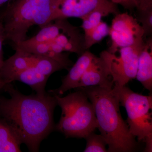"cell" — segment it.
Here are the masks:
<instances>
[{
    "label": "cell",
    "instance_id": "cell-9",
    "mask_svg": "<svg viewBox=\"0 0 152 152\" xmlns=\"http://www.w3.org/2000/svg\"><path fill=\"white\" fill-rule=\"evenodd\" d=\"M114 86L108 64L102 52L99 57L95 56L94 58L77 88L92 86L113 88Z\"/></svg>",
    "mask_w": 152,
    "mask_h": 152
},
{
    "label": "cell",
    "instance_id": "cell-20",
    "mask_svg": "<svg viewBox=\"0 0 152 152\" xmlns=\"http://www.w3.org/2000/svg\"><path fill=\"white\" fill-rule=\"evenodd\" d=\"M138 12L152 10V0H134Z\"/></svg>",
    "mask_w": 152,
    "mask_h": 152
},
{
    "label": "cell",
    "instance_id": "cell-6",
    "mask_svg": "<svg viewBox=\"0 0 152 152\" xmlns=\"http://www.w3.org/2000/svg\"><path fill=\"white\" fill-rule=\"evenodd\" d=\"M145 44L143 39L132 45L121 48L115 53L103 51L114 86H126L131 80L136 78L139 56Z\"/></svg>",
    "mask_w": 152,
    "mask_h": 152
},
{
    "label": "cell",
    "instance_id": "cell-2",
    "mask_svg": "<svg viewBox=\"0 0 152 152\" xmlns=\"http://www.w3.org/2000/svg\"><path fill=\"white\" fill-rule=\"evenodd\" d=\"M92 104L101 135L108 146L107 152H131L137 148L120 111L119 100L113 88L100 86L78 88Z\"/></svg>",
    "mask_w": 152,
    "mask_h": 152
},
{
    "label": "cell",
    "instance_id": "cell-14",
    "mask_svg": "<svg viewBox=\"0 0 152 152\" xmlns=\"http://www.w3.org/2000/svg\"><path fill=\"white\" fill-rule=\"evenodd\" d=\"M35 62L31 67L17 76L15 81L29 86L38 95H44L46 94V85L50 77L46 75Z\"/></svg>",
    "mask_w": 152,
    "mask_h": 152
},
{
    "label": "cell",
    "instance_id": "cell-10",
    "mask_svg": "<svg viewBox=\"0 0 152 152\" xmlns=\"http://www.w3.org/2000/svg\"><path fill=\"white\" fill-rule=\"evenodd\" d=\"M13 56L4 61L0 77L7 83L15 81L17 76L32 66L38 55L30 52L16 50Z\"/></svg>",
    "mask_w": 152,
    "mask_h": 152
},
{
    "label": "cell",
    "instance_id": "cell-18",
    "mask_svg": "<svg viewBox=\"0 0 152 152\" xmlns=\"http://www.w3.org/2000/svg\"><path fill=\"white\" fill-rule=\"evenodd\" d=\"M86 145L84 152H106L107 145L105 140L101 135L96 134L94 132L90 133L85 138Z\"/></svg>",
    "mask_w": 152,
    "mask_h": 152
},
{
    "label": "cell",
    "instance_id": "cell-22",
    "mask_svg": "<svg viewBox=\"0 0 152 152\" xmlns=\"http://www.w3.org/2000/svg\"><path fill=\"white\" fill-rule=\"evenodd\" d=\"M117 4L121 5L124 7L129 10L136 7L134 0H117Z\"/></svg>",
    "mask_w": 152,
    "mask_h": 152
},
{
    "label": "cell",
    "instance_id": "cell-1",
    "mask_svg": "<svg viewBox=\"0 0 152 152\" xmlns=\"http://www.w3.org/2000/svg\"><path fill=\"white\" fill-rule=\"evenodd\" d=\"M4 90L10 98L0 97V120L30 152L39 151L41 143L55 130L53 113L57 103L54 96L24 95L12 83Z\"/></svg>",
    "mask_w": 152,
    "mask_h": 152
},
{
    "label": "cell",
    "instance_id": "cell-13",
    "mask_svg": "<svg viewBox=\"0 0 152 152\" xmlns=\"http://www.w3.org/2000/svg\"><path fill=\"white\" fill-rule=\"evenodd\" d=\"M71 25L66 19H56L41 28L36 35L15 46L28 45L53 40Z\"/></svg>",
    "mask_w": 152,
    "mask_h": 152
},
{
    "label": "cell",
    "instance_id": "cell-7",
    "mask_svg": "<svg viewBox=\"0 0 152 152\" xmlns=\"http://www.w3.org/2000/svg\"><path fill=\"white\" fill-rule=\"evenodd\" d=\"M109 35L112 44L107 51L115 53L121 48L132 45L143 39L145 33L137 19L125 12L116 15L110 27Z\"/></svg>",
    "mask_w": 152,
    "mask_h": 152
},
{
    "label": "cell",
    "instance_id": "cell-15",
    "mask_svg": "<svg viewBox=\"0 0 152 152\" xmlns=\"http://www.w3.org/2000/svg\"><path fill=\"white\" fill-rule=\"evenodd\" d=\"M20 145L10 128L0 120V152H21Z\"/></svg>",
    "mask_w": 152,
    "mask_h": 152
},
{
    "label": "cell",
    "instance_id": "cell-4",
    "mask_svg": "<svg viewBox=\"0 0 152 152\" xmlns=\"http://www.w3.org/2000/svg\"><path fill=\"white\" fill-rule=\"evenodd\" d=\"M53 95L62 111L61 118L55 126V130L67 138H85L97 128L94 107L81 90L63 97Z\"/></svg>",
    "mask_w": 152,
    "mask_h": 152
},
{
    "label": "cell",
    "instance_id": "cell-11",
    "mask_svg": "<svg viewBox=\"0 0 152 152\" xmlns=\"http://www.w3.org/2000/svg\"><path fill=\"white\" fill-rule=\"evenodd\" d=\"M95 56L88 51L84 52L70 68L66 75L63 78L61 86L56 89L50 90L49 92L52 94L61 96L69 90L77 88L83 75Z\"/></svg>",
    "mask_w": 152,
    "mask_h": 152
},
{
    "label": "cell",
    "instance_id": "cell-5",
    "mask_svg": "<svg viewBox=\"0 0 152 152\" xmlns=\"http://www.w3.org/2000/svg\"><path fill=\"white\" fill-rule=\"evenodd\" d=\"M113 88L120 104L126 109L130 132L139 141L145 143V151L152 152V96L137 94L126 86H114Z\"/></svg>",
    "mask_w": 152,
    "mask_h": 152
},
{
    "label": "cell",
    "instance_id": "cell-25",
    "mask_svg": "<svg viewBox=\"0 0 152 152\" xmlns=\"http://www.w3.org/2000/svg\"><path fill=\"white\" fill-rule=\"evenodd\" d=\"M110 1L113 2V3H115V4H117V0H110Z\"/></svg>",
    "mask_w": 152,
    "mask_h": 152
},
{
    "label": "cell",
    "instance_id": "cell-8",
    "mask_svg": "<svg viewBox=\"0 0 152 152\" xmlns=\"http://www.w3.org/2000/svg\"><path fill=\"white\" fill-rule=\"evenodd\" d=\"M56 9L53 21L56 19L76 18L81 19L96 10L108 15L120 13L116 4L110 0H55Z\"/></svg>",
    "mask_w": 152,
    "mask_h": 152
},
{
    "label": "cell",
    "instance_id": "cell-19",
    "mask_svg": "<svg viewBox=\"0 0 152 152\" xmlns=\"http://www.w3.org/2000/svg\"><path fill=\"white\" fill-rule=\"evenodd\" d=\"M137 20L144 30L145 36L151 35L152 32V10L139 12Z\"/></svg>",
    "mask_w": 152,
    "mask_h": 152
},
{
    "label": "cell",
    "instance_id": "cell-23",
    "mask_svg": "<svg viewBox=\"0 0 152 152\" xmlns=\"http://www.w3.org/2000/svg\"><path fill=\"white\" fill-rule=\"evenodd\" d=\"M7 83H6L0 77V91H1L2 90H4V88L5 87L7 84Z\"/></svg>",
    "mask_w": 152,
    "mask_h": 152
},
{
    "label": "cell",
    "instance_id": "cell-24",
    "mask_svg": "<svg viewBox=\"0 0 152 152\" xmlns=\"http://www.w3.org/2000/svg\"><path fill=\"white\" fill-rule=\"evenodd\" d=\"M9 1L10 0H0V7Z\"/></svg>",
    "mask_w": 152,
    "mask_h": 152
},
{
    "label": "cell",
    "instance_id": "cell-17",
    "mask_svg": "<svg viewBox=\"0 0 152 152\" xmlns=\"http://www.w3.org/2000/svg\"><path fill=\"white\" fill-rule=\"evenodd\" d=\"M104 11L96 10L86 15L81 19L83 20L82 27L84 31V36H86L102 21L103 17L108 15Z\"/></svg>",
    "mask_w": 152,
    "mask_h": 152
},
{
    "label": "cell",
    "instance_id": "cell-3",
    "mask_svg": "<svg viewBox=\"0 0 152 152\" xmlns=\"http://www.w3.org/2000/svg\"><path fill=\"white\" fill-rule=\"evenodd\" d=\"M56 9L55 0H15L0 17L6 40L13 46L27 39L31 27L41 28L52 22Z\"/></svg>",
    "mask_w": 152,
    "mask_h": 152
},
{
    "label": "cell",
    "instance_id": "cell-21",
    "mask_svg": "<svg viewBox=\"0 0 152 152\" xmlns=\"http://www.w3.org/2000/svg\"><path fill=\"white\" fill-rule=\"evenodd\" d=\"M5 40H6V38L2 24L0 22V73L4 62L3 58V45Z\"/></svg>",
    "mask_w": 152,
    "mask_h": 152
},
{
    "label": "cell",
    "instance_id": "cell-12",
    "mask_svg": "<svg viewBox=\"0 0 152 152\" xmlns=\"http://www.w3.org/2000/svg\"><path fill=\"white\" fill-rule=\"evenodd\" d=\"M136 78L144 88L152 89V40L149 38L145 41V45L139 56Z\"/></svg>",
    "mask_w": 152,
    "mask_h": 152
},
{
    "label": "cell",
    "instance_id": "cell-16",
    "mask_svg": "<svg viewBox=\"0 0 152 152\" xmlns=\"http://www.w3.org/2000/svg\"><path fill=\"white\" fill-rule=\"evenodd\" d=\"M110 27L106 23L101 21L88 35L84 36L86 50L101 42L106 36L109 35Z\"/></svg>",
    "mask_w": 152,
    "mask_h": 152
}]
</instances>
